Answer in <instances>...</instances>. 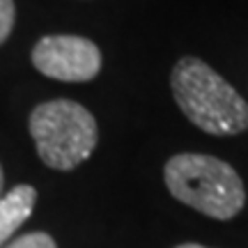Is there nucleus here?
Here are the masks:
<instances>
[{"label":"nucleus","mask_w":248,"mask_h":248,"mask_svg":"<svg viewBox=\"0 0 248 248\" xmlns=\"http://www.w3.org/2000/svg\"><path fill=\"white\" fill-rule=\"evenodd\" d=\"M177 106L195 126L212 136L248 129V104L221 74L198 58H182L170 76Z\"/></svg>","instance_id":"f257e3e1"},{"label":"nucleus","mask_w":248,"mask_h":248,"mask_svg":"<svg viewBox=\"0 0 248 248\" xmlns=\"http://www.w3.org/2000/svg\"><path fill=\"white\" fill-rule=\"evenodd\" d=\"M166 186L179 202L204 216L230 221L244 209L246 191L239 172L209 154H177L166 163Z\"/></svg>","instance_id":"f03ea898"},{"label":"nucleus","mask_w":248,"mask_h":248,"mask_svg":"<svg viewBox=\"0 0 248 248\" xmlns=\"http://www.w3.org/2000/svg\"><path fill=\"white\" fill-rule=\"evenodd\" d=\"M30 133L39 159L53 170H71L94 152L99 129L94 115L71 99L46 101L30 115Z\"/></svg>","instance_id":"7ed1b4c3"},{"label":"nucleus","mask_w":248,"mask_h":248,"mask_svg":"<svg viewBox=\"0 0 248 248\" xmlns=\"http://www.w3.org/2000/svg\"><path fill=\"white\" fill-rule=\"evenodd\" d=\"M32 64L48 78L85 83L101 69V51L85 37L48 35L42 37L32 48Z\"/></svg>","instance_id":"20e7f679"},{"label":"nucleus","mask_w":248,"mask_h":248,"mask_svg":"<svg viewBox=\"0 0 248 248\" xmlns=\"http://www.w3.org/2000/svg\"><path fill=\"white\" fill-rule=\"evenodd\" d=\"M35 202L37 191L30 184H18L9 193L0 195V248L30 218Z\"/></svg>","instance_id":"39448f33"},{"label":"nucleus","mask_w":248,"mask_h":248,"mask_svg":"<svg viewBox=\"0 0 248 248\" xmlns=\"http://www.w3.org/2000/svg\"><path fill=\"white\" fill-rule=\"evenodd\" d=\"M2 248H58L51 234L46 232H30V234H23V237H16L14 241H9L7 246Z\"/></svg>","instance_id":"423d86ee"},{"label":"nucleus","mask_w":248,"mask_h":248,"mask_svg":"<svg viewBox=\"0 0 248 248\" xmlns=\"http://www.w3.org/2000/svg\"><path fill=\"white\" fill-rule=\"evenodd\" d=\"M14 18H16L14 0H0V44H2L9 37V32H12Z\"/></svg>","instance_id":"0eeeda50"},{"label":"nucleus","mask_w":248,"mask_h":248,"mask_svg":"<svg viewBox=\"0 0 248 248\" xmlns=\"http://www.w3.org/2000/svg\"><path fill=\"white\" fill-rule=\"evenodd\" d=\"M177 248H207V246H200V244H182Z\"/></svg>","instance_id":"6e6552de"},{"label":"nucleus","mask_w":248,"mask_h":248,"mask_svg":"<svg viewBox=\"0 0 248 248\" xmlns=\"http://www.w3.org/2000/svg\"><path fill=\"white\" fill-rule=\"evenodd\" d=\"M0 195H2V166H0Z\"/></svg>","instance_id":"1a4fd4ad"}]
</instances>
